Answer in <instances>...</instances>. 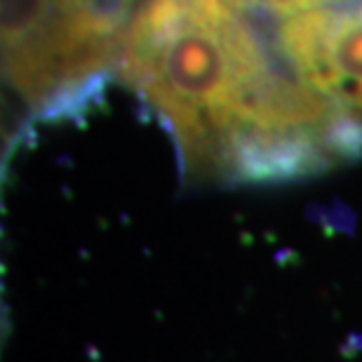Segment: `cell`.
Wrapping results in <instances>:
<instances>
[{"mask_svg": "<svg viewBox=\"0 0 362 362\" xmlns=\"http://www.w3.org/2000/svg\"><path fill=\"white\" fill-rule=\"evenodd\" d=\"M238 0H144L120 71L198 172H296L362 144V122L308 88Z\"/></svg>", "mask_w": 362, "mask_h": 362, "instance_id": "6da1fadb", "label": "cell"}, {"mask_svg": "<svg viewBox=\"0 0 362 362\" xmlns=\"http://www.w3.org/2000/svg\"><path fill=\"white\" fill-rule=\"evenodd\" d=\"M122 0H3V71L33 111H52L120 59Z\"/></svg>", "mask_w": 362, "mask_h": 362, "instance_id": "7a4b0ae2", "label": "cell"}, {"mask_svg": "<svg viewBox=\"0 0 362 362\" xmlns=\"http://www.w3.org/2000/svg\"><path fill=\"white\" fill-rule=\"evenodd\" d=\"M273 40L308 88L362 122V0L275 14Z\"/></svg>", "mask_w": 362, "mask_h": 362, "instance_id": "3957f363", "label": "cell"}, {"mask_svg": "<svg viewBox=\"0 0 362 362\" xmlns=\"http://www.w3.org/2000/svg\"><path fill=\"white\" fill-rule=\"evenodd\" d=\"M240 5L250 7L255 12H269V14H285L294 10H306V7L325 5V3H334V0H238Z\"/></svg>", "mask_w": 362, "mask_h": 362, "instance_id": "277c9868", "label": "cell"}]
</instances>
